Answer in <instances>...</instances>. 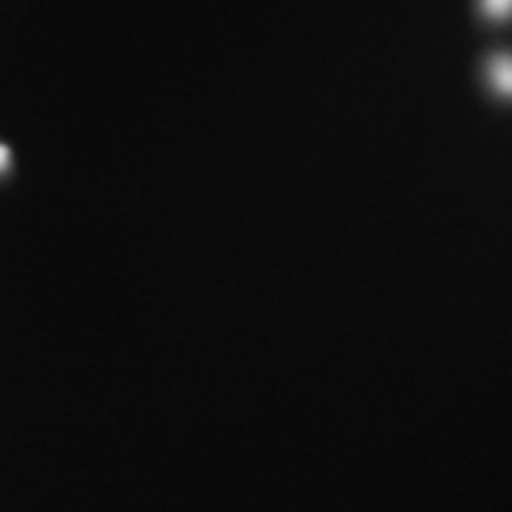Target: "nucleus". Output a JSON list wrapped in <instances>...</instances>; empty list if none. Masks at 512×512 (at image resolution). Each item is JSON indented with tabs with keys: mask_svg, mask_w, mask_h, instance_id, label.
<instances>
[{
	"mask_svg": "<svg viewBox=\"0 0 512 512\" xmlns=\"http://www.w3.org/2000/svg\"><path fill=\"white\" fill-rule=\"evenodd\" d=\"M486 76H489L491 88L501 98H512V55H496L486 64Z\"/></svg>",
	"mask_w": 512,
	"mask_h": 512,
	"instance_id": "obj_1",
	"label": "nucleus"
},
{
	"mask_svg": "<svg viewBox=\"0 0 512 512\" xmlns=\"http://www.w3.org/2000/svg\"><path fill=\"white\" fill-rule=\"evenodd\" d=\"M479 8L486 17L496 19V22L512 17V0H479Z\"/></svg>",
	"mask_w": 512,
	"mask_h": 512,
	"instance_id": "obj_2",
	"label": "nucleus"
},
{
	"mask_svg": "<svg viewBox=\"0 0 512 512\" xmlns=\"http://www.w3.org/2000/svg\"><path fill=\"white\" fill-rule=\"evenodd\" d=\"M5 164H8V150H5V147L0 145V169H3Z\"/></svg>",
	"mask_w": 512,
	"mask_h": 512,
	"instance_id": "obj_3",
	"label": "nucleus"
}]
</instances>
